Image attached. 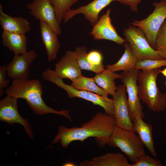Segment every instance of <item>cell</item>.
Masks as SVG:
<instances>
[{
  "instance_id": "6da1fadb",
  "label": "cell",
  "mask_w": 166,
  "mask_h": 166,
  "mask_svg": "<svg viewBox=\"0 0 166 166\" xmlns=\"http://www.w3.org/2000/svg\"><path fill=\"white\" fill-rule=\"evenodd\" d=\"M116 125L113 116L98 112L80 127L68 128L63 125L60 126L52 143L60 142L61 146L66 148L73 141L82 142L87 138L93 137L100 146L104 148L108 144Z\"/></svg>"
},
{
  "instance_id": "7a4b0ae2",
  "label": "cell",
  "mask_w": 166,
  "mask_h": 166,
  "mask_svg": "<svg viewBox=\"0 0 166 166\" xmlns=\"http://www.w3.org/2000/svg\"><path fill=\"white\" fill-rule=\"evenodd\" d=\"M4 93L7 95L25 99L31 109L36 114H55L66 117L72 122L69 110L58 111L46 104L42 97L43 87L38 79H14L12 84L5 89Z\"/></svg>"
},
{
  "instance_id": "3957f363",
  "label": "cell",
  "mask_w": 166,
  "mask_h": 166,
  "mask_svg": "<svg viewBox=\"0 0 166 166\" xmlns=\"http://www.w3.org/2000/svg\"><path fill=\"white\" fill-rule=\"evenodd\" d=\"M161 70L159 68L140 72L138 80V95L152 111L159 113L166 109V93L160 92L156 79Z\"/></svg>"
},
{
  "instance_id": "277c9868",
  "label": "cell",
  "mask_w": 166,
  "mask_h": 166,
  "mask_svg": "<svg viewBox=\"0 0 166 166\" xmlns=\"http://www.w3.org/2000/svg\"><path fill=\"white\" fill-rule=\"evenodd\" d=\"M42 76L45 80L55 84L66 91L69 98H79L90 101L95 105L102 107L107 114L114 116L113 98L92 92L76 89L71 85L65 84L63 79L57 74L55 70H52L50 68H47L43 72Z\"/></svg>"
},
{
  "instance_id": "5b68a950",
  "label": "cell",
  "mask_w": 166,
  "mask_h": 166,
  "mask_svg": "<svg viewBox=\"0 0 166 166\" xmlns=\"http://www.w3.org/2000/svg\"><path fill=\"white\" fill-rule=\"evenodd\" d=\"M109 146L119 148L133 163L145 154L144 144L135 132L123 129L116 125L109 138Z\"/></svg>"
},
{
  "instance_id": "8992f818",
  "label": "cell",
  "mask_w": 166,
  "mask_h": 166,
  "mask_svg": "<svg viewBox=\"0 0 166 166\" xmlns=\"http://www.w3.org/2000/svg\"><path fill=\"white\" fill-rule=\"evenodd\" d=\"M123 34L137 60L164 59L150 46L140 28L132 25L129 26L124 29Z\"/></svg>"
},
{
  "instance_id": "52a82bcc",
  "label": "cell",
  "mask_w": 166,
  "mask_h": 166,
  "mask_svg": "<svg viewBox=\"0 0 166 166\" xmlns=\"http://www.w3.org/2000/svg\"><path fill=\"white\" fill-rule=\"evenodd\" d=\"M153 12L141 20H133L131 24L140 28L143 31L150 46L155 49L157 34L166 18V0L154 2Z\"/></svg>"
},
{
  "instance_id": "ba28073f",
  "label": "cell",
  "mask_w": 166,
  "mask_h": 166,
  "mask_svg": "<svg viewBox=\"0 0 166 166\" xmlns=\"http://www.w3.org/2000/svg\"><path fill=\"white\" fill-rule=\"evenodd\" d=\"M140 69L134 68L128 72H122L120 74L121 81L126 88L128 94L127 100L128 113L132 122L136 116H140L142 119L145 116L143 112L138 92V80Z\"/></svg>"
},
{
  "instance_id": "9c48e42d",
  "label": "cell",
  "mask_w": 166,
  "mask_h": 166,
  "mask_svg": "<svg viewBox=\"0 0 166 166\" xmlns=\"http://www.w3.org/2000/svg\"><path fill=\"white\" fill-rule=\"evenodd\" d=\"M18 98L12 95H7L0 101V120L9 125L18 123L22 125L30 138L33 139V133L31 124L26 119L23 118L18 110Z\"/></svg>"
},
{
  "instance_id": "30bf717a",
  "label": "cell",
  "mask_w": 166,
  "mask_h": 166,
  "mask_svg": "<svg viewBox=\"0 0 166 166\" xmlns=\"http://www.w3.org/2000/svg\"><path fill=\"white\" fill-rule=\"evenodd\" d=\"M26 7L29 13L35 19L46 22L57 35L61 34L60 24L50 0H33L27 4Z\"/></svg>"
},
{
  "instance_id": "8fae6325",
  "label": "cell",
  "mask_w": 166,
  "mask_h": 166,
  "mask_svg": "<svg viewBox=\"0 0 166 166\" xmlns=\"http://www.w3.org/2000/svg\"><path fill=\"white\" fill-rule=\"evenodd\" d=\"M126 92V88L123 84L117 86L116 93L113 96V116L116 124L118 126L124 129L134 131L133 123L128 113Z\"/></svg>"
},
{
  "instance_id": "7c38bea8",
  "label": "cell",
  "mask_w": 166,
  "mask_h": 166,
  "mask_svg": "<svg viewBox=\"0 0 166 166\" xmlns=\"http://www.w3.org/2000/svg\"><path fill=\"white\" fill-rule=\"evenodd\" d=\"M37 56L33 49L20 55H14L12 60L6 65L8 77L13 80L28 79L30 67Z\"/></svg>"
},
{
  "instance_id": "4fadbf2b",
  "label": "cell",
  "mask_w": 166,
  "mask_h": 166,
  "mask_svg": "<svg viewBox=\"0 0 166 166\" xmlns=\"http://www.w3.org/2000/svg\"><path fill=\"white\" fill-rule=\"evenodd\" d=\"M111 12V9L109 8L93 26L90 35L95 40H107L119 44H124L126 40L118 35L112 24L110 17Z\"/></svg>"
},
{
  "instance_id": "5bb4252c",
  "label": "cell",
  "mask_w": 166,
  "mask_h": 166,
  "mask_svg": "<svg viewBox=\"0 0 166 166\" xmlns=\"http://www.w3.org/2000/svg\"><path fill=\"white\" fill-rule=\"evenodd\" d=\"M113 1L114 0H93L86 5L76 9H70L65 14L63 23H65L75 15L81 14L93 26L99 19V14L101 10Z\"/></svg>"
},
{
  "instance_id": "9a60e30c",
  "label": "cell",
  "mask_w": 166,
  "mask_h": 166,
  "mask_svg": "<svg viewBox=\"0 0 166 166\" xmlns=\"http://www.w3.org/2000/svg\"><path fill=\"white\" fill-rule=\"evenodd\" d=\"M55 71L61 77L71 81L82 75L74 51L67 50L55 65Z\"/></svg>"
},
{
  "instance_id": "2e32d148",
  "label": "cell",
  "mask_w": 166,
  "mask_h": 166,
  "mask_svg": "<svg viewBox=\"0 0 166 166\" xmlns=\"http://www.w3.org/2000/svg\"><path fill=\"white\" fill-rule=\"evenodd\" d=\"M39 26L42 41L47 53L48 60L49 62L56 58L59 49L57 34L44 21H40Z\"/></svg>"
},
{
  "instance_id": "e0dca14e",
  "label": "cell",
  "mask_w": 166,
  "mask_h": 166,
  "mask_svg": "<svg viewBox=\"0 0 166 166\" xmlns=\"http://www.w3.org/2000/svg\"><path fill=\"white\" fill-rule=\"evenodd\" d=\"M0 24L3 30L10 33L25 34L31 29L30 23L22 17H13L5 13L0 4Z\"/></svg>"
},
{
  "instance_id": "ac0fdd59",
  "label": "cell",
  "mask_w": 166,
  "mask_h": 166,
  "mask_svg": "<svg viewBox=\"0 0 166 166\" xmlns=\"http://www.w3.org/2000/svg\"><path fill=\"white\" fill-rule=\"evenodd\" d=\"M81 166H130L126 157L120 152H108L95 156L91 160H85L80 163Z\"/></svg>"
},
{
  "instance_id": "d6986e66",
  "label": "cell",
  "mask_w": 166,
  "mask_h": 166,
  "mask_svg": "<svg viewBox=\"0 0 166 166\" xmlns=\"http://www.w3.org/2000/svg\"><path fill=\"white\" fill-rule=\"evenodd\" d=\"M134 131L137 133L150 153L157 156L152 138V126L144 122L140 116H136L132 121Z\"/></svg>"
},
{
  "instance_id": "ffe728a7",
  "label": "cell",
  "mask_w": 166,
  "mask_h": 166,
  "mask_svg": "<svg viewBox=\"0 0 166 166\" xmlns=\"http://www.w3.org/2000/svg\"><path fill=\"white\" fill-rule=\"evenodd\" d=\"M2 37L3 45L12 51L14 55H20L27 51V39L25 34L13 33L3 30Z\"/></svg>"
},
{
  "instance_id": "44dd1931",
  "label": "cell",
  "mask_w": 166,
  "mask_h": 166,
  "mask_svg": "<svg viewBox=\"0 0 166 166\" xmlns=\"http://www.w3.org/2000/svg\"><path fill=\"white\" fill-rule=\"evenodd\" d=\"M124 52L119 61L112 65H108L106 69L113 72L123 70L128 72L135 68V64L137 60L133 54L129 44H124Z\"/></svg>"
},
{
  "instance_id": "7402d4cb",
  "label": "cell",
  "mask_w": 166,
  "mask_h": 166,
  "mask_svg": "<svg viewBox=\"0 0 166 166\" xmlns=\"http://www.w3.org/2000/svg\"><path fill=\"white\" fill-rule=\"evenodd\" d=\"M121 77L120 74L105 69L101 73L96 74L94 78L99 86L113 96L117 88L114 80L116 79H120Z\"/></svg>"
},
{
  "instance_id": "603a6c76",
  "label": "cell",
  "mask_w": 166,
  "mask_h": 166,
  "mask_svg": "<svg viewBox=\"0 0 166 166\" xmlns=\"http://www.w3.org/2000/svg\"><path fill=\"white\" fill-rule=\"evenodd\" d=\"M71 81V85L76 89L92 92L105 97L109 95L96 84L94 77H87L81 75Z\"/></svg>"
},
{
  "instance_id": "cb8c5ba5",
  "label": "cell",
  "mask_w": 166,
  "mask_h": 166,
  "mask_svg": "<svg viewBox=\"0 0 166 166\" xmlns=\"http://www.w3.org/2000/svg\"><path fill=\"white\" fill-rule=\"evenodd\" d=\"M86 47L81 46L76 48L74 51L77 61L80 69L93 71L96 74L101 73L105 69L104 68L97 67L92 65L87 58L88 53Z\"/></svg>"
},
{
  "instance_id": "d4e9b609",
  "label": "cell",
  "mask_w": 166,
  "mask_h": 166,
  "mask_svg": "<svg viewBox=\"0 0 166 166\" xmlns=\"http://www.w3.org/2000/svg\"><path fill=\"white\" fill-rule=\"evenodd\" d=\"M53 6L57 18L61 24L65 13L78 0H50Z\"/></svg>"
},
{
  "instance_id": "484cf974",
  "label": "cell",
  "mask_w": 166,
  "mask_h": 166,
  "mask_svg": "<svg viewBox=\"0 0 166 166\" xmlns=\"http://www.w3.org/2000/svg\"><path fill=\"white\" fill-rule=\"evenodd\" d=\"M155 49L160 56L166 59V21H165L156 35Z\"/></svg>"
},
{
  "instance_id": "4316f807",
  "label": "cell",
  "mask_w": 166,
  "mask_h": 166,
  "mask_svg": "<svg viewBox=\"0 0 166 166\" xmlns=\"http://www.w3.org/2000/svg\"><path fill=\"white\" fill-rule=\"evenodd\" d=\"M166 66V59L137 60L135 68L142 70H149Z\"/></svg>"
},
{
  "instance_id": "83f0119b",
  "label": "cell",
  "mask_w": 166,
  "mask_h": 166,
  "mask_svg": "<svg viewBox=\"0 0 166 166\" xmlns=\"http://www.w3.org/2000/svg\"><path fill=\"white\" fill-rule=\"evenodd\" d=\"M162 164L159 160L152 158L145 154L140 156L136 161L130 166H162Z\"/></svg>"
},
{
  "instance_id": "f1b7e54d",
  "label": "cell",
  "mask_w": 166,
  "mask_h": 166,
  "mask_svg": "<svg viewBox=\"0 0 166 166\" xmlns=\"http://www.w3.org/2000/svg\"><path fill=\"white\" fill-rule=\"evenodd\" d=\"M87 58L89 63L93 66L104 68L103 57L101 53L96 50H92L88 53Z\"/></svg>"
},
{
  "instance_id": "f546056e",
  "label": "cell",
  "mask_w": 166,
  "mask_h": 166,
  "mask_svg": "<svg viewBox=\"0 0 166 166\" xmlns=\"http://www.w3.org/2000/svg\"><path fill=\"white\" fill-rule=\"evenodd\" d=\"M6 66L3 65L0 67V96L2 97L4 93L3 89L7 87L10 81L6 80Z\"/></svg>"
},
{
  "instance_id": "4dcf8cb0",
  "label": "cell",
  "mask_w": 166,
  "mask_h": 166,
  "mask_svg": "<svg viewBox=\"0 0 166 166\" xmlns=\"http://www.w3.org/2000/svg\"><path fill=\"white\" fill-rule=\"evenodd\" d=\"M142 0H114L123 4L129 6L133 12H137L138 6Z\"/></svg>"
},
{
  "instance_id": "1f68e13d",
  "label": "cell",
  "mask_w": 166,
  "mask_h": 166,
  "mask_svg": "<svg viewBox=\"0 0 166 166\" xmlns=\"http://www.w3.org/2000/svg\"><path fill=\"white\" fill-rule=\"evenodd\" d=\"M75 164H74L73 163H72L71 162H67L66 163H65L63 165V166H75Z\"/></svg>"
},
{
  "instance_id": "d6a6232c",
  "label": "cell",
  "mask_w": 166,
  "mask_h": 166,
  "mask_svg": "<svg viewBox=\"0 0 166 166\" xmlns=\"http://www.w3.org/2000/svg\"><path fill=\"white\" fill-rule=\"evenodd\" d=\"M160 73H161L164 76L166 77V68L163 70H161Z\"/></svg>"
},
{
  "instance_id": "836d02e7",
  "label": "cell",
  "mask_w": 166,
  "mask_h": 166,
  "mask_svg": "<svg viewBox=\"0 0 166 166\" xmlns=\"http://www.w3.org/2000/svg\"><path fill=\"white\" fill-rule=\"evenodd\" d=\"M165 85H166V82H165Z\"/></svg>"
}]
</instances>
